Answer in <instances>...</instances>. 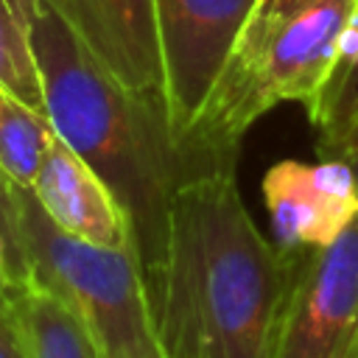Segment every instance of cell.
<instances>
[{
    "label": "cell",
    "mask_w": 358,
    "mask_h": 358,
    "mask_svg": "<svg viewBox=\"0 0 358 358\" xmlns=\"http://www.w3.org/2000/svg\"><path fill=\"white\" fill-rule=\"evenodd\" d=\"M294 266L296 252L252 221L235 157L193 168L173 187L148 282L165 358H271Z\"/></svg>",
    "instance_id": "6da1fadb"
},
{
    "label": "cell",
    "mask_w": 358,
    "mask_h": 358,
    "mask_svg": "<svg viewBox=\"0 0 358 358\" xmlns=\"http://www.w3.org/2000/svg\"><path fill=\"white\" fill-rule=\"evenodd\" d=\"M31 39L45 115L56 137L90 162L117 196L151 282L165 249L173 187L201 165L176 143L165 109L126 90L95 59L53 0L31 6Z\"/></svg>",
    "instance_id": "7a4b0ae2"
},
{
    "label": "cell",
    "mask_w": 358,
    "mask_h": 358,
    "mask_svg": "<svg viewBox=\"0 0 358 358\" xmlns=\"http://www.w3.org/2000/svg\"><path fill=\"white\" fill-rule=\"evenodd\" d=\"M358 0H255L185 151L196 165L238 157L243 134L277 103L310 109L327 84Z\"/></svg>",
    "instance_id": "3957f363"
},
{
    "label": "cell",
    "mask_w": 358,
    "mask_h": 358,
    "mask_svg": "<svg viewBox=\"0 0 358 358\" xmlns=\"http://www.w3.org/2000/svg\"><path fill=\"white\" fill-rule=\"evenodd\" d=\"M31 277L59 294L106 358H165L137 249L95 246L62 232L20 187Z\"/></svg>",
    "instance_id": "277c9868"
},
{
    "label": "cell",
    "mask_w": 358,
    "mask_h": 358,
    "mask_svg": "<svg viewBox=\"0 0 358 358\" xmlns=\"http://www.w3.org/2000/svg\"><path fill=\"white\" fill-rule=\"evenodd\" d=\"M358 333V218L327 246L296 252L271 358H341Z\"/></svg>",
    "instance_id": "5b68a950"
},
{
    "label": "cell",
    "mask_w": 358,
    "mask_h": 358,
    "mask_svg": "<svg viewBox=\"0 0 358 358\" xmlns=\"http://www.w3.org/2000/svg\"><path fill=\"white\" fill-rule=\"evenodd\" d=\"M252 6L255 0H157L165 112L182 151Z\"/></svg>",
    "instance_id": "8992f818"
},
{
    "label": "cell",
    "mask_w": 358,
    "mask_h": 358,
    "mask_svg": "<svg viewBox=\"0 0 358 358\" xmlns=\"http://www.w3.org/2000/svg\"><path fill=\"white\" fill-rule=\"evenodd\" d=\"M274 243L285 252L333 243L358 218V179L344 159L274 162L263 176Z\"/></svg>",
    "instance_id": "52a82bcc"
},
{
    "label": "cell",
    "mask_w": 358,
    "mask_h": 358,
    "mask_svg": "<svg viewBox=\"0 0 358 358\" xmlns=\"http://www.w3.org/2000/svg\"><path fill=\"white\" fill-rule=\"evenodd\" d=\"M95 59L134 95L165 109L157 0H53ZM168 115V112H165Z\"/></svg>",
    "instance_id": "ba28073f"
},
{
    "label": "cell",
    "mask_w": 358,
    "mask_h": 358,
    "mask_svg": "<svg viewBox=\"0 0 358 358\" xmlns=\"http://www.w3.org/2000/svg\"><path fill=\"white\" fill-rule=\"evenodd\" d=\"M31 193L62 232L95 246L137 249L131 221L117 196L64 140L53 137Z\"/></svg>",
    "instance_id": "9c48e42d"
},
{
    "label": "cell",
    "mask_w": 358,
    "mask_h": 358,
    "mask_svg": "<svg viewBox=\"0 0 358 358\" xmlns=\"http://www.w3.org/2000/svg\"><path fill=\"white\" fill-rule=\"evenodd\" d=\"M28 358H106L70 305L45 282L28 280L8 294Z\"/></svg>",
    "instance_id": "30bf717a"
},
{
    "label": "cell",
    "mask_w": 358,
    "mask_h": 358,
    "mask_svg": "<svg viewBox=\"0 0 358 358\" xmlns=\"http://www.w3.org/2000/svg\"><path fill=\"white\" fill-rule=\"evenodd\" d=\"M316 129V154H330L358 120V6L338 39L336 67L322 87L316 103L308 109Z\"/></svg>",
    "instance_id": "8fae6325"
},
{
    "label": "cell",
    "mask_w": 358,
    "mask_h": 358,
    "mask_svg": "<svg viewBox=\"0 0 358 358\" xmlns=\"http://www.w3.org/2000/svg\"><path fill=\"white\" fill-rule=\"evenodd\" d=\"M56 131L45 112L0 90V168L20 185L31 187Z\"/></svg>",
    "instance_id": "7c38bea8"
},
{
    "label": "cell",
    "mask_w": 358,
    "mask_h": 358,
    "mask_svg": "<svg viewBox=\"0 0 358 358\" xmlns=\"http://www.w3.org/2000/svg\"><path fill=\"white\" fill-rule=\"evenodd\" d=\"M0 90L45 112L42 76L31 39V3L0 0Z\"/></svg>",
    "instance_id": "4fadbf2b"
},
{
    "label": "cell",
    "mask_w": 358,
    "mask_h": 358,
    "mask_svg": "<svg viewBox=\"0 0 358 358\" xmlns=\"http://www.w3.org/2000/svg\"><path fill=\"white\" fill-rule=\"evenodd\" d=\"M0 238L11 255V266L20 282L31 280V266L25 257V235H22V204L20 185L0 168Z\"/></svg>",
    "instance_id": "5bb4252c"
},
{
    "label": "cell",
    "mask_w": 358,
    "mask_h": 358,
    "mask_svg": "<svg viewBox=\"0 0 358 358\" xmlns=\"http://www.w3.org/2000/svg\"><path fill=\"white\" fill-rule=\"evenodd\" d=\"M0 358H28L20 338V327L8 308V296H0Z\"/></svg>",
    "instance_id": "9a60e30c"
},
{
    "label": "cell",
    "mask_w": 358,
    "mask_h": 358,
    "mask_svg": "<svg viewBox=\"0 0 358 358\" xmlns=\"http://www.w3.org/2000/svg\"><path fill=\"white\" fill-rule=\"evenodd\" d=\"M324 157H336V159H344L350 168H352V173H355V179H358V120L352 123V129L347 131V137L330 151V154H324Z\"/></svg>",
    "instance_id": "2e32d148"
},
{
    "label": "cell",
    "mask_w": 358,
    "mask_h": 358,
    "mask_svg": "<svg viewBox=\"0 0 358 358\" xmlns=\"http://www.w3.org/2000/svg\"><path fill=\"white\" fill-rule=\"evenodd\" d=\"M17 285H22V282L17 280V271L11 266V255H8V249L0 238V296H8Z\"/></svg>",
    "instance_id": "e0dca14e"
},
{
    "label": "cell",
    "mask_w": 358,
    "mask_h": 358,
    "mask_svg": "<svg viewBox=\"0 0 358 358\" xmlns=\"http://www.w3.org/2000/svg\"><path fill=\"white\" fill-rule=\"evenodd\" d=\"M341 358H358V333L352 336V341H350V347L344 350V355Z\"/></svg>",
    "instance_id": "ac0fdd59"
},
{
    "label": "cell",
    "mask_w": 358,
    "mask_h": 358,
    "mask_svg": "<svg viewBox=\"0 0 358 358\" xmlns=\"http://www.w3.org/2000/svg\"><path fill=\"white\" fill-rule=\"evenodd\" d=\"M25 3H31V6H34V3H39V0H25Z\"/></svg>",
    "instance_id": "d6986e66"
}]
</instances>
